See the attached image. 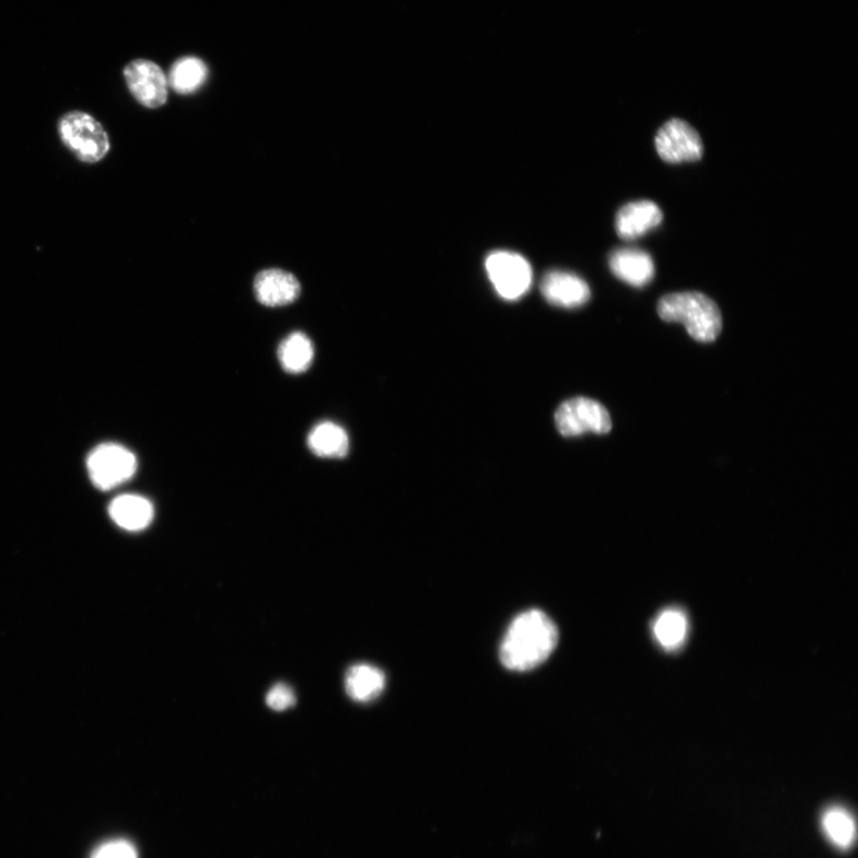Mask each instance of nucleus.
Instances as JSON below:
<instances>
[{
  "label": "nucleus",
  "mask_w": 858,
  "mask_h": 858,
  "mask_svg": "<svg viewBox=\"0 0 858 858\" xmlns=\"http://www.w3.org/2000/svg\"><path fill=\"white\" fill-rule=\"evenodd\" d=\"M558 628L540 610L521 613L501 642L500 661L508 670L524 673L543 664L557 648Z\"/></svg>",
  "instance_id": "obj_1"
},
{
  "label": "nucleus",
  "mask_w": 858,
  "mask_h": 858,
  "mask_svg": "<svg viewBox=\"0 0 858 858\" xmlns=\"http://www.w3.org/2000/svg\"><path fill=\"white\" fill-rule=\"evenodd\" d=\"M665 322H679L691 337L700 343L717 340L722 327L721 313L715 301L696 291L666 294L657 305Z\"/></svg>",
  "instance_id": "obj_2"
},
{
  "label": "nucleus",
  "mask_w": 858,
  "mask_h": 858,
  "mask_svg": "<svg viewBox=\"0 0 858 858\" xmlns=\"http://www.w3.org/2000/svg\"><path fill=\"white\" fill-rule=\"evenodd\" d=\"M66 149L85 164H97L111 152V139L98 120L83 112L63 115L58 125Z\"/></svg>",
  "instance_id": "obj_3"
},
{
  "label": "nucleus",
  "mask_w": 858,
  "mask_h": 858,
  "mask_svg": "<svg viewBox=\"0 0 858 858\" xmlns=\"http://www.w3.org/2000/svg\"><path fill=\"white\" fill-rule=\"evenodd\" d=\"M486 270L496 292L507 301L521 299L532 286V267L518 253L496 251L489 254Z\"/></svg>",
  "instance_id": "obj_4"
},
{
  "label": "nucleus",
  "mask_w": 858,
  "mask_h": 858,
  "mask_svg": "<svg viewBox=\"0 0 858 858\" xmlns=\"http://www.w3.org/2000/svg\"><path fill=\"white\" fill-rule=\"evenodd\" d=\"M138 468L136 454L117 444H103L88 459L90 478L97 488L111 490L124 485Z\"/></svg>",
  "instance_id": "obj_5"
},
{
  "label": "nucleus",
  "mask_w": 858,
  "mask_h": 858,
  "mask_svg": "<svg viewBox=\"0 0 858 858\" xmlns=\"http://www.w3.org/2000/svg\"><path fill=\"white\" fill-rule=\"evenodd\" d=\"M556 426L561 436L584 433L607 434L612 429L611 415L598 401L576 397L565 402L556 411Z\"/></svg>",
  "instance_id": "obj_6"
},
{
  "label": "nucleus",
  "mask_w": 858,
  "mask_h": 858,
  "mask_svg": "<svg viewBox=\"0 0 858 858\" xmlns=\"http://www.w3.org/2000/svg\"><path fill=\"white\" fill-rule=\"evenodd\" d=\"M656 150L669 164L700 160L704 155L703 140L685 120L673 118L657 132Z\"/></svg>",
  "instance_id": "obj_7"
},
{
  "label": "nucleus",
  "mask_w": 858,
  "mask_h": 858,
  "mask_svg": "<svg viewBox=\"0 0 858 858\" xmlns=\"http://www.w3.org/2000/svg\"><path fill=\"white\" fill-rule=\"evenodd\" d=\"M126 83L131 95L150 109L165 105L169 97V80L160 67L150 60H134L125 69Z\"/></svg>",
  "instance_id": "obj_8"
},
{
  "label": "nucleus",
  "mask_w": 858,
  "mask_h": 858,
  "mask_svg": "<svg viewBox=\"0 0 858 858\" xmlns=\"http://www.w3.org/2000/svg\"><path fill=\"white\" fill-rule=\"evenodd\" d=\"M254 292L257 300L266 306H283L300 298L301 285L292 274L270 268L256 277Z\"/></svg>",
  "instance_id": "obj_9"
},
{
  "label": "nucleus",
  "mask_w": 858,
  "mask_h": 858,
  "mask_svg": "<svg viewBox=\"0 0 858 858\" xmlns=\"http://www.w3.org/2000/svg\"><path fill=\"white\" fill-rule=\"evenodd\" d=\"M541 289L548 303L561 308H578L590 299L585 281L573 274L552 271L545 275Z\"/></svg>",
  "instance_id": "obj_10"
},
{
  "label": "nucleus",
  "mask_w": 858,
  "mask_h": 858,
  "mask_svg": "<svg viewBox=\"0 0 858 858\" xmlns=\"http://www.w3.org/2000/svg\"><path fill=\"white\" fill-rule=\"evenodd\" d=\"M663 213L651 200H638L624 206L615 219V230L625 240L646 235L662 223Z\"/></svg>",
  "instance_id": "obj_11"
},
{
  "label": "nucleus",
  "mask_w": 858,
  "mask_h": 858,
  "mask_svg": "<svg viewBox=\"0 0 858 858\" xmlns=\"http://www.w3.org/2000/svg\"><path fill=\"white\" fill-rule=\"evenodd\" d=\"M611 271L629 286L642 288L654 277V264L650 254L636 248L616 250L610 258Z\"/></svg>",
  "instance_id": "obj_12"
},
{
  "label": "nucleus",
  "mask_w": 858,
  "mask_h": 858,
  "mask_svg": "<svg viewBox=\"0 0 858 858\" xmlns=\"http://www.w3.org/2000/svg\"><path fill=\"white\" fill-rule=\"evenodd\" d=\"M109 514L120 529L138 532L149 527L153 517V505L139 495H120L109 506Z\"/></svg>",
  "instance_id": "obj_13"
},
{
  "label": "nucleus",
  "mask_w": 858,
  "mask_h": 858,
  "mask_svg": "<svg viewBox=\"0 0 858 858\" xmlns=\"http://www.w3.org/2000/svg\"><path fill=\"white\" fill-rule=\"evenodd\" d=\"M308 447L322 459H344L350 450V440L343 427L326 421L316 425L308 436Z\"/></svg>",
  "instance_id": "obj_14"
},
{
  "label": "nucleus",
  "mask_w": 858,
  "mask_h": 858,
  "mask_svg": "<svg viewBox=\"0 0 858 858\" xmlns=\"http://www.w3.org/2000/svg\"><path fill=\"white\" fill-rule=\"evenodd\" d=\"M346 692L357 703H370L385 687V676L379 668L369 664L353 665L345 680Z\"/></svg>",
  "instance_id": "obj_15"
},
{
  "label": "nucleus",
  "mask_w": 858,
  "mask_h": 858,
  "mask_svg": "<svg viewBox=\"0 0 858 858\" xmlns=\"http://www.w3.org/2000/svg\"><path fill=\"white\" fill-rule=\"evenodd\" d=\"M209 76L207 65L195 57L174 62L167 76L169 86L179 95H192L205 85Z\"/></svg>",
  "instance_id": "obj_16"
},
{
  "label": "nucleus",
  "mask_w": 858,
  "mask_h": 858,
  "mask_svg": "<svg viewBox=\"0 0 858 858\" xmlns=\"http://www.w3.org/2000/svg\"><path fill=\"white\" fill-rule=\"evenodd\" d=\"M314 356L312 340L300 332L290 334L278 348L280 366L290 373L305 372L313 364Z\"/></svg>",
  "instance_id": "obj_17"
},
{
  "label": "nucleus",
  "mask_w": 858,
  "mask_h": 858,
  "mask_svg": "<svg viewBox=\"0 0 858 858\" xmlns=\"http://www.w3.org/2000/svg\"><path fill=\"white\" fill-rule=\"evenodd\" d=\"M822 827L827 839L842 850H848L856 840V823L851 813L840 807L827 809L822 815Z\"/></svg>",
  "instance_id": "obj_18"
},
{
  "label": "nucleus",
  "mask_w": 858,
  "mask_h": 858,
  "mask_svg": "<svg viewBox=\"0 0 858 858\" xmlns=\"http://www.w3.org/2000/svg\"><path fill=\"white\" fill-rule=\"evenodd\" d=\"M688 633V621L685 613L677 608L663 611L653 624V635L660 646L666 650H676L685 642Z\"/></svg>",
  "instance_id": "obj_19"
},
{
  "label": "nucleus",
  "mask_w": 858,
  "mask_h": 858,
  "mask_svg": "<svg viewBox=\"0 0 858 858\" xmlns=\"http://www.w3.org/2000/svg\"><path fill=\"white\" fill-rule=\"evenodd\" d=\"M90 858H139V855L132 843L126 839H113L103 843Z\"/></svg>",
  "instance_id": "obj_20"
},
{
  "label": "nucleus",
  "mask_w": 858,
  "mask_h": 858,
  "mask_svg": "<svg viewBox=\"0 0 858 858\" xmlns=\"http://www.w3.org/2000/svg\"><path fill=\"white\" fill-rule=\"evenodd\" d=\"M294 703H297V697H294L293 691L289 686L283 685V683H278L266 696L267 706L277 710V712L288 709Z\"/></svg>",
  "instance_id": "obj_21"
}]
</instances>
